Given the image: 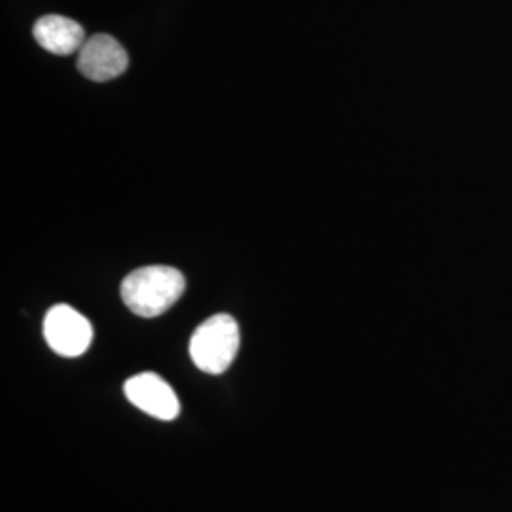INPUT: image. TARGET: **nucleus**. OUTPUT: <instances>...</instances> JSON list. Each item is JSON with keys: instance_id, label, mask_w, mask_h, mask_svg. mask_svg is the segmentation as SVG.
Masks as SVG:
<instances>
[{"instance_id": "f257e3e1", "label": "nucleus", "mask_w": 512, "mask_h": 512, "mask_svg": "<svg viewBox=\"0 0 512 512\" xmlns=\"http://www.w3.org/2000/svg\"><path fill=\"white\" fill-rule=\"evenodd\" d=\"M184 275L171 266H145L126 275L120 294L129 311L139 317H158L183 296Z\"/></svg>"}, {"instance_id": "f03ea898", "label": "nucleus", "mask_w": 512, "mask_h": 512, "mask_svg": "<svg viewBox=\"0 0 512 512\" xmlns=\"http://www.w3.org/2000/svg\"><path fill=\"white\" fill-rule=\"evenodd\" d=\"M190 357L207 374H222L239 351V327L234 317L219 313L203 321L190 338Z\"/></svg>"}, {"instance_id": "7ed1b4c3", "label": "nucleus", "mask_w": 512, "mask_h": 512, "mask_svg": "<svg viewBox=\"0 0 512 512\" xmlns=\"http://www.w3.org/2000/svg\"><path fill=\"white\" fill-rule=\"evenodd\" d=\"M44 338L57 355L80 357L92 346L93 329L82 313L59 304L46 313Z\"/></svg>"}, {"instance_id": "20e7f679", "label": "nucleus", "mask_w": 512, "mask_h": 512, "mask_svg": "<svg viewBox=\"0 0 512 512\" xmlns=\"http://www.w3.org/2000/svg\"><path fill=\"white\" fill-rule=\"evenodd\" d=\"M129 403L156 420H175L181 412V403L173 387L154 372H143L129 378L124 384Z\"/></svg>"}, {"instance_id": "39448f33", "label": "nucleus", "mask_w": 512, "mask_h": 512, "mask_svg": "<svg viewBox=\"0 0 512 512\" xmlns=\"http://www.w3.org/2000/svg\"><path fill=\"white\" fill-rule=\"evenodd\" d=\"M129 57L124 46L110 35H93L78 52L76 67L93 82H107L126 73Z\"/></svg>"}, {"instance_id": "423d86ee", "label": "nucleus", "mask_w": 512, "mask_h": 512, "mask_svg": "<svg viewBox=\"0 0 512 512\" xmlns=\"http://www.w3.org/2000/svg\"><path fill=\"white\" fill-rule=\"evenodd\" d=\"M38 44L55 55H71L80 52L86 44V33L80 23L65 16H44L38 19L33 29Z\"/></svg>"}]
</instances>
